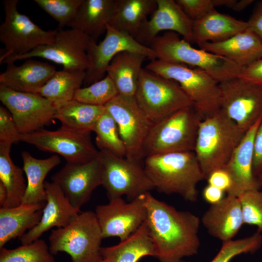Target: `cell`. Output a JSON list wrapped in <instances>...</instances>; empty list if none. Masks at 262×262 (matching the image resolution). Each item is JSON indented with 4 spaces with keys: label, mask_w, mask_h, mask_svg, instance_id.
Segmentation results:
<instances>
[{
    "label": "cell",
    "mask_w": 262,
    "mask_h": 262,
    "mask_svg": "<svg viewBox=\"0 0 262 262\" xmlns=\"http://www.w3.org/2000/svg\"><path fill=\"white\" fill-rule=\"evenodd\" d=\"M145 221L152 242L155 257L160 262H181L196 254L200 245V220L189 211H179L157 199L150 192L145 195Z\"/></svg>",
    "instance_id": "cell-1"
},
{
    "label": "cell",
    "mask_w": 262,
    "mask_h": 262,
    "mask_svg": "<svg viewBox=\"0 0 262 262\" xmlns=\"http://www.w3.org/2000/svg\"><path fill=\"white\" fill-rule=\"evenodd\" d=\"M145 173L158 192L196 201L198 183L205 179L193 151L164 153L146 157Z\"/></svg>",
    "instance_id": "cell-2"
},
{
    "label": "cell",
    "mask_w": 262,
    "mask_h": 262,
    "mask_svg": "<svg viewBox=\"0 0 262 262\" xmlns=\"http://www.w3.org/2000/svg\"><path fill=\"white\" fill-rule=\"evenodd\" d=\"M245 133L221 109L200 121L194 152L205 179L225 166Z\"/></svg>",
    "instance_id": "cell-3"
},
{
    "label": "cell",
    "mask_w": 262,
    "mask_h": 262,
    "mask_svg": "<svg viewBox=\"0 0 262 262\" xmlns=\"http://www.w3.org/2000/svg\"><path fill=\"white\" fill-rule=\"evenodd\" d=\"M149 47L157 59L199 68L219 83L239 77L243 68L225 57L193 47L190 43L173 32L157 36Z\"/></svg>",
    "instance_id": "cell-4"
},
{
    "label": "cell",
    "mask_w": 262,
    "mask_h": 262,
    "mask_svg": "<svg viewBox=\"0 0 262 262\" xmlns=\"http://www.w3.org/2000/svg\"><path fill=\"white\" fill-rule=\"evenodd\" d=\"M145 68L177 82L190 98L202 119L220 109L219 82L204 70L158 59L151 60Z\"/></svg>",
    "instance_id": "cell-5"
},
{
    "label": "cell",
    "mask_w": 262,
    "mask_h": 262,
    "mask_svg": "<svg viewBox=\"0 0 262 262\" xmlns=\"http://www.w3.org/2000/svg\"><path fill=\"white\" fill-rule=\"evenodd\" d=\"M102 239L95 212H81L66 227L51 230L49 248L53 255L66 253L72 262H99Z\"/></svg>",
    "instance_id": "cell-6"
},
{
    "label": "cell",
    "mask_w": 262,
    "mask_h": 262,
    "mask_svg": "<svg viewBox=\"0 0 262 262\" xmlns=\"http://www.w3.org/2000/svg\"><path fill=\"white\" fill-rule=\"evenodd\" d=\"M201 120L192 105L154 123L145 143V158L164 153L194 152Z\"/></svg>",
    "instance_id": "cell-7"
},
{
    "label": "cell",
    "mask_w": 262,
    "mask_h": 262,
    "mask_svg": "<svg viewBox=\"0 0 262 262\" xmlns=\"http://www.w3.org/2000/svg\"><path fill=\"white\" fill-rule=\"evenodd\" d=\"M18 0L3 1L4 20L0 26V64L6 59L24 55L36 48L53 42L57 29L45 31L18 10Z\"/></svg>",
    "instance_id": "cell-8"
},
{
    "label": "cell",
    "mask_w": 262,
    "mask_h": 262,
    "mask_svg": "<svg viewBox=\"0 0 262 262\" xmlns=\"http://www.w3.org/2000/svg\"><path fill=\"white\" fill-rule=\"evenodd\" d=\"M135 97L140 107L154 123L193 105L177 82L146 68L141 72Z\"/></svg>",
    "instance_id": "cell-9"
},
{
    "label": "cell",
    "mask_w": 262,
    "mask_h": 262,
    "mask_svg": "<svg viewBox=\"0 0 262 262\" xmlns=\"http://www.w3.org/2000/svg\"><path fill=\"white\" fill-rule=\"evenodd\" d=\"M105 107L116 123L126 147L125 158L143 165L145 143L154 122L140 107L135 96L118 94Z\"/></svg>",
    "instance_id": "cell-10"
},
{
    "label": "cell",
    "mask_w": 262,
    "mask_h": 262,
    "mask_svg": "<svg viewBox=\"0 0 262 262\" xmlns=\"http://www.w3.org/2000/svg\"><path fill=\"white\" fill-rule=\"evenodd\" d=\"M99 151L101 185L109 200L126 196L131 200L155 189L143 165L106 150Z\"/></svg>",
    "instance_id": "cell-11"
},
{
    "label": "cell",
    "mask_w": 262,
    "mask_h": 262,
    "mask_svg": "<svg viewBox=\"0 0 262 262\" xmlns=\"http://www.w3.org/2000/svg\"><path fill=\"white\" fill-rule=\"evenodd\" d=\"M92 39L78 30L58 28L51 44L39 46L24 55L8 58L2 64L40 57L61 65L64 69L86 71L89 67L87 51Z\"/></svg>",
    "instance_id": "cell-12"
},
{
    "label": "cell",
    "mask_w": 262,
    "mask_h": 262,
    "mask_svg": "<svg viewBox=\"0 0 262 262\" xmlns=\"http://www.w3.org/2000/svg\"><path fill=\"white\" fill-rule=\"evenodd\" d=\"M219 86L220 109L246 132L262 117V88L239 77Z\"/></svg>",
    "instance_id": "cell-13"
},
{
    "label": "cell",
    "mask_w": 262,
    "mask_h": 262,
    "mask_svg": "<svg viewBox=\"0 0 262 262\" xmlns=\"http://www.w3.org/2000/svg\"><path fill=\"white\" fill-rule=\"evenodd\" d=\"M18 140L40 150L59 154L67 163H87L98 157L99 153L92 143L90 133L80 134L61 127L55 131L41 129L20 134Z\"/></svg>",
    "instance_id": "cell-14"
},
{
    "label": "cell",
    "mask_w": 262,
    "mask_h": 262,
    "mask_svg": "<svg viewBox=\"0 0 262 262\" xmlns=\"http://www.w3.org/2000/svg\"><path fill=\"white\" fill-rule=\"evenodd\" d=\"M124 51L140 54L151 60L156 58L150 47L141 44L131 35L108 24L103 40L97 44L92 39L89 45L87 51L89 67L86 71L84 83L90 85L104 78L112 60Z\"/></svg>",
    "instance_id": "cell-15"
},
{
    "label": "cell",
    "mask_w": 262,
    "mask_h": 262,
    "mask_svg": "<svg viewBox=\"0 0 262 262\" xmlns=\"http://www.w3.org/2000/svg\"><path fill=\"white\" fill-rule=\"evenodd\" d=\"M0 100L12 115L20 134L43 129L55 119L57 109L38 93L18 92L0 85Z\"/></svg>",
    "instance_id": "cell-16"
},
{
    "label": "cell",
    "mask_w": 262,
    "mask_h": 262,
    "mask_svg": "<svg viewBox=\"0 0 262 262\" xmlns=\"http://www.w3.org/2000/svg\"><path fill=\"white\" fill-rule=\"evenodd\" d=\"M145 195L129 202L122 197L115 198L96 207L95 213L103 238L115 237L123 241L139 229L147 217Z\"/></svg>",
    "instance_id": "cell-17"
},
{
    "label": "cell",
    "mask_w": 262,
    "mask_h": 262,
    "mask_svg": "<svg viewBox=\"0 0 262 262\" xmlns=\"http://www.w3.org/2000/svg\"><path fill=\"white\" fill-rule=\"evenodd\" d=\"M71 205L81 211L93 191L101 185V162L99 157L85 163H66L51 178Z\"/></svg>",
    "instance_id": "cell-18"
},
{
    "label": "cell",
    "mask_w": 262,
    "mask_h": 262,
    "mask_svg": "<svg viewBox=\"0 0 262 262\" xmlns=\"http://www.w3.org/2000/svg\"><path fill=\"white\" fill-rule=\"evenodd\" d=\"M157 8L149 19L142 24L134 37L139 43L148 47L161 31H168L180 34L186 41L195 42L193 22L183 12L175 0H156Z\"/></svg>",
    "instance_id": "cell-19"
},
{
    "label": "cell",
    "mask_w": 262,
    "mask_h": 262,
    "mask_svg": "<svg viewBox=\"0 0 262 262\" xmlns=\"http://www.w3.org/2000/svg\"><path fill=\"white\" fill-rule=\"evenodd\" d=\"M262 120V117L245 133L223 168L231 180L228 195L238 197L247 191L261 190L262 183L253 173V162L254 138Z\"/></svg>",
    "instance_id": "cell-20"
},
{
    "label": "cell",
    "mask_w": 262,
    "mask_h": 262,
    "mask_svg": "<svg viewBox=\"0 0 262 262\" xmlns=\"http://www.w3.org/2000/svg\"><path fill=\"white\" fill-rule=\"evenodd\" d=\"M46 202L38 224L19 238L22 245L39 239L52 228H64L70 224L81 212L71 205L60 187L53 182L45 181Z\"/></svg>",
    "instance_id": "cell-21"
},
{
    "label": "cell",
    "mask_w": 262,
    "mask_h": 262,
    "mask_svg": "<svg viewBox=\"0 0 262 262\" xmlns=\"http://www.w3.org/2000/svg\"><path fill=\"white\" fill-rule=\"evenodd\" d=\"M201 221L212 236L223 243L233 240L244 224L238 197L227 195L219 202L211 205Z\"/></svg>",
    "instance_id": "cell-22"
},
{
    "label": "cell",
    "mask_w": 262,
    "mask_h": 262,
    "mask_svg": "<svg viewBox=\"0 0 262 262\" xmlns=\"http://www.w3.org/2000/svg\"><path fill=\"white\" fill-rule=\"evenodd\" d=\"M198 46L229 60L242 68L262 58V41L249 28L226 40L205 42Z\"/></svg>",
    "instance_id": "cell-23"
},
{
    "label": "cell",
    "mask_w": 262,
    "mask_h": 262,
    "mask_svg": "<svg viewBox=\"0 0 262 262\" xmlns=\"http://www.w3.org/2000/svg\"><path fill=\"white\" fill-rule=\"evenodd\" d=\"M25 60L20 66L7 64L0 75V85L18 92L37 93L57 71L47 62L31 58Z\"/></svg>",
    "instance_id": "cell-24"
},
{
    "label": "cell",
    "mask_w": 262,
    "mask_h": 262,
    "mask_svg": "<svg viewBox=\"0 0 262 262\" xmlns=\"http://www.w3.org/2000/svg\"><path fill=\"white\" fill-rule=\"evenodd\" d=\"M46 202L0 209V248L22 236L39 222Z\"/></svg>",
    "instance_id": "cell-25"
},
{
    "label": "cell",
    "mask_w": 262,
    "mask_h": 262,
    "mask_svg": "<svg viewBox=\"0 0 262 262\" xmlns=\"http://www.w3.org/2000/svg\"><path fill=\"white\" fill-rule=\"evenodd\" d=\"M249 28L247 21L237 19L216 10L201 19L193 22L195 42L215 43L226 40Z\"/></svg>",
    "instance_id": "cell-26"
},
{
    "label": "cell",
    "mask_w": 262,
    "mask_h": 262,
    "mask_svg": "<svg viewBox=\"0 0 262 262\" xmlns=\"http://www.w3.org/2000/svg\"><path fill=\"white\" fill-rule=\"evenodd\" d=\"M115 0H83L68 27L78 30L95 41L109 24Z\"/></svg>",
    "instance_id": "cell-27"
},
{
    "label": "cell",
    "mask_w": 262,
    "mask_h": 262,
    "mask_svg": "<svg viewBox=\"0 0 262 262\" xmlns=\"http://www.w3.org/2000/svg\"><path fill=\"white\" fill-rule=\"evenodd\" d=\"M21 158L23 170L27 178V188L22 204L46 202L45 179L48 173L61 163L60 157L54 154L39 159L24 151L21 153Z\"/></svg>",
    "instance_id": "cell-28"
},
{
    "label": "cell",
    "mask_w": 262,
    "mask_h": 262,
    "mask_svg": "<svg viewBox=\"0 0 262 262\" xmlns=\"http://www.w3.org/2000/svg\"><path fill=\"white\" fill-rule=\"evenodd\" d=\"M147 58L140 54L124 51L112 60L106 73L113 80L119 94L135 96L142 66Z\"/></svg>",
    "instance_id": "cell-29"
},
{
    "label": "cell",
    "mask_w": 262,
    "mask_h": 262,
    "mask_svg": "<svg viewBox=\"0 0 262 262\" xmlns=\"http://www.w3.org/2000/svg\"><path fill=\"white\" fill-rule=\"evenodd\" d=\"M156 8V0H115L109 25L134 37Z\"/></svg>",
    "instance_id": "cell-30"
},
{
    "label": "cell",
    "mask_w": 262,
    "mask_h": 262,
    "mask_svg": "<svg viewBox=\"0 0 262 262\" xmlns=\"http://www.w3.org/2000/svg\"><path fill=\"white\" fill-rule=\"evenodd\" d=\"M106 262H138L146 256L155 257L154 246L145 222L134 233L115 246L101 247Z\"/></svg>",
    "instance_id": "cell-31"
},
{
    "label": "cell",
    "mask_w": 262,
    "mask_h": 262,
    "mask_svg": "<svg viewBox=\"0 0 262 262\" xmlns=\"http://www.w3.org/2000/svg\"><path fill=\"white\" fill-rule=\"evenodd\" d=\"M105 106H96L73 99L57 109L54 118L61 128L80 134L90 133L106 111Z\"/></svg>",
    "instance_id": "cell-32"
},
{
    "label": "cell",
    "mask_w": 262,
    "mask_h": 262,
    "mask_svg": "<svg viewBox=\"0 0 262 262\" xmlns=\"http://www.w3.org/2000/svg\"><path fill=\"white\" fill-rule=\"evenodd\" d=\"M86 71L63 68L56 71L37 92L56 109L74 99L77 91L84 82Z\"/></svg>",
    "instance_id": "cell-33"
},
{
    "label": "cell",
    "mask_w": 262,
    "mask_h": 262,
    "mask_svg": "<svg viewBox=\"0 0 262 262\" xmlns=\"http://www.w3.org/2000/svg\"><path fill=\"white\" fill-rule=\"evenodd\" d=\"M11 144L0 143V182L8 193L7 200L1 208L21 205L27 188L23 169L16 165L11 158Z\"/></svg>",
    "instance_id": "cell-34"
},
{
    "label": "cell",
    "mask_w": 262,
    "mask_h": 262,
    "mask_svg": "<svg viewBox=\"0 0 262 262\" xmlns=\"http://www.w3.org/2000/svg\"><path fill=\"white\" fill-rule=\"evenodd\" d=\"M93 131L96 134V143L99 150H106L118 157L125 158L126 149L117 125L107 110L97 122Z\"/></svg>",
    "instance_id": "cell-35"
},
{
    "label": "cell",
    "mask_w": 262,
    "mask_h": 262,
    "mask_svg": "<svg viewBox=\"0 0 262 262\" xmlns=\"http://www.w3.org/2000/svg\"><path fill=\"white\" fill-rule=\"evenodd\" d=\"M0 262H55L49 246L37 239L14 249L0 248Z\"/></svg>",
    "instance_id": "cell-36"
},
{
    "label": "cell",
    "mask_w": 262,
    "mask_h": 262,
    "mask_svg": "<svg viewBox=\"0 0 262 262\" xmlns=\"http://www.w3.org/2000/svg\"><path fill=\"white\" fill-rule=\"evenodd\" d=\"M118 94L113 80L107 75L101 80L79 89L73 99L87 104L105 106Z\"/></svg>",
    "instance_id": "cell-37"
},
{
    "label": "cell",
    "mask_w": 262,
    "mask_h": 262,
    "mask_svg": "<svg viewBox=\"0 0 262 262\" xmlns=\"http://www.w3.org/2000/svg\"><path fill=\"white\" fill-rule=\"evenodd\" d=\"M262 245V235L257 231L252 235L237 240L223 243L219 251L210 262H229L242 254L253 253ZM181 262H187L183 260Z\"/></svg>",
    "instance_id": "cell-38"
},
{
    "label": "cell",
    "mask_w": 262,
    "mask_h": 262,
    "mask_svg": "<svg viewBox=\"0 0 262 262\" xmlns=\"http://www.w3.org/2000/svg\"><path fill=\"white\" fill-rule=\"evenodd\" d=\"M83 0H34V2L58 23V28L68 26Z\"/></svg>",
    "instance_id": "cell-39"
},
{
    "label": "cell",
    "mask_w": 262,
    "mask_h": 262,
    "mask_svg": "<svg viewBox=\"0 0 262 262\" xmlns=\"http://www.w3.org/2000/svg\"><path fill=\"white\" fill-rule=\"evenodd\" d=\"M241 206L244 224L256 226L262 232V191L244 193L238 196Z\"/></svg>",
    "instance_id": "cell-40"
},
{
    "label": "cell",
    "mask_w": 262,
    "mask_h": 262,
    "mask_svg": "<svg viewBox=\"0 0 262 262\" xmlns=\"http://www.w3.org/2000/svg\"><path fill=\"white\" fill-rule=\"evenodd\" d=\"M175 1L193 22L201 19L215 10L212 0H176Z\"/></svg>",
    "instance_id": "cell-41"
},
{
    "label": "cell",
    "mask_w": 262,
    "mask_h": 262,
    "mask_svg": "<svg viewBox=\"0 0 262 262\" xmlns=\"http://www.w3.org/2000/svg\"><path fill=\"white\" fill-rule=\"evenodd\" d=\"M19 133L12 115L4 106H0V143L13 144L18 142Z\"/></svg>",
    "instance_id": "cell-42"
},
{
    "label": "cell",
    "mask_w": 262,
    "mask_h": 262,
    "mask_svg": "<svg viewBox=\"0 0 262 262\" xmlns=\"http://www.w3.org/2000/svg\"><path fill=\"white\" fill-rule=\"evenodd\" d=\"M239 77L262 88V58L243 68Z\"/></svg>",
    "instance_id": "cell-43"
},
{
    "label": "cell",
    "mask_w": 262,
    "mask_h": 262,
    "mask_svg": "<svg viewBox=\"0 0 262 262\" xmlns=\"http://www.w3.org/2000/svg\"><path fill=\"white\" fill-rule=\"evenodd\" d=\"M253 170L254 175L257 177L262 173V120L254 138Z\"/></svg>",
    "instance_id": "cell-44"
},
{
    "label": "cell",
    "mask_w": 262,
    "mask_h": 262,
    "mask_svg": "<svg viewBox=\"0 0 262 262\" xmlns=\"http://www.w3.org/2000/svg\"><path fill=\"white\" fill-rule=\"evenodd\" d=\"M207 180L208 184L215 186L228 193L231 186V180L227 171L224 168L212 172Z\"/></svg>",
    "instance_id": "cell-45"
},
{
    "label": "cell",
    "mask_w": 262,
    "mask_h": 262,
    "mask_svg": "<svg viewBox=\"0 0 262 262\" xmlns=\"http://www.w3.org/2000/svg\"><path fill=\"white\" fill-rule=\"evenodd\" d=\"M247 22L249 28L256 33L262 41V2H260L257 5Z\"/></svg>",
    "instance_id": "cell-46"
},
{
    "label": "cell",
    "mask_w": 262,
    "mask_h": 262,
    "mask_svg": "<svg viewBox=\"0 0 262 262\" xmlns=\"http://www.w3.org/2000/svg\"><path fill=\"white\" fill-rule=\"evenodd\" d=\"M224 192L215 186L208 184L204 188L202 195L205 201L213 205L219 202L223 199Z\"/></svg>",
    "instance_id": "cell-47"
},
{
    "label": "cell",
    "mask_w": 262,
    "mask_h": 262,
    "mask_svg": "<svg viewBox=\"0 0 262 262\" xmlns=\"http://www.w3.org/2000/svg\"><path fill=\"white\" fill-rule=\"evenodd\" d=\"M8 197V193L4 185L0 182V206L3 207Z\"/></svg>",
    "instance_id": "cell-48"
},
{
    "label": "cell",
    "mask_w": 262,
    "mask_h": 262,
    "mask_svg": "<svg viewBox=\"0 0 262 262\" xmlns=\"http://www.w3.org/2000/svg\"><path fill=\"white\" fill-rule=\"evenodd\" d=\"M258 178L260 181L262 183V173L258 176Z\"/></svg>",
    "instance_id": "cell-49"
},
{
    "label": "cell",
    "mask_w": 262,
    "mask_h": 262,
    "mask_svg": "<svg viewBox=\"0 0 262 262\" xmlns=\"http://www.w3.org/2000/svg\"><path fill=\"white\" fill-rule=\"evenodd\" d=\"M99 262H106V261L105 260L103 259L102 260L99 261Z\"/></svg>",
    "instance_id": "cell-50"
}]
</instances>
